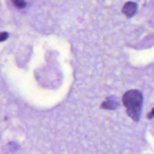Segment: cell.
Wrapping results in <instances>:
<instances>
[{
	"instance_id": "6da1fadb",
	"label": "cell",
	"mask_w": 154,
	"mask_h": 154,
	"mask_svg": "<svg viewBox=\"0 0 154 154\" xmlns=\"http://www.w3.org/2000/svg\"><path fill=\"white\" fill-rule=\"evenodd\" d=\"M143 99L141 93L137 90H128L122 97V102L127 114L135 122L139 120L141 115Z\"/></svg>"
},
{
	"instance_id": "7a4b0ae2",
	"label": "cell",
	"mask_w": 154,
	"mask_h": 154,
	"mask_svg": "<svg viewBox=\"0 0 154 154\" xmlns=\"http://www.w3.org/2000/svg\"><path fill=\"white\" fill-rule=\"evenodd\" d=\"M137 10V5L134 2H127L123 7V13L128 17L133 16Z\"/></svg>"
},
{
	"instance_id": "3957f363",
	"label": "cell",
	"mask_w": 154,
	"mask_h": 154,
	"mask_svg": "<svg viewBox=\"0 0 154 154\" xmlns=\"http://www.w3.org/2000/svg\"><path fill=\"white\" fill-rule=\"evenodd\" d=\"M119 104L117 102L111 100V99H107L106 100L103 102L101 104V108L102 109H116Z\"/></svg>"
},
{
	"instance_id": "277c9868",
	"label": "cell",
	"mask_w": 154,
	"mask_h": 154,
	"mask_svg": "<svg viewBox=\"0 0 154 154\" xmlns=\"http://www.w3.org/2000/svg\"><path fill=\"white\" fill-rule=\"evenodd\" d=\"M12 4L17 8H23L26 6V2L24 0H11Z\"/></svg>"
},
{
	"instance_id": "5b68a950",
	"label": "cell",
	"mask_w": 154,
	"mask_h": 154,
	"mask_svg": "<svg viewBox=\"0 0 154 154\" xmlns=\"http://www.w3.org/2000/svg\"><path fill=\"white\" fill-rule=\"evenodd\" d=\"M8 37V34L7 32H0V42L5 40Z\"/></svg>"
},
{
	"instance_id": "8992f818",
	"label": "cell",
	"mask_w": 154,
	"mask_h": 154,
	"mask_svg": "<svg viewBox=\"0 0 154 154\" xmlns=\"http://www.w3.org/2000/svg\"><path fill=\"white\" fill-rule=\"evenodd\" d=\"M147 118L149 119H152V117H154V108H152V111L150 112H149V114H147Z\"/></svg>"
}]
</instances>
